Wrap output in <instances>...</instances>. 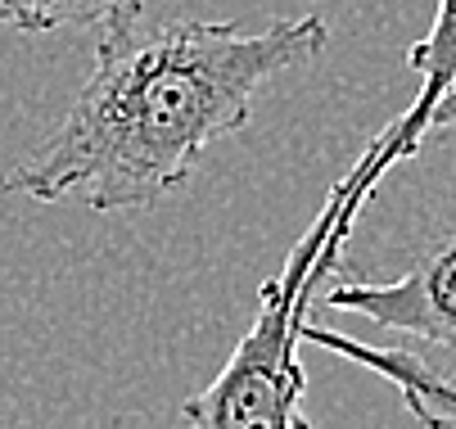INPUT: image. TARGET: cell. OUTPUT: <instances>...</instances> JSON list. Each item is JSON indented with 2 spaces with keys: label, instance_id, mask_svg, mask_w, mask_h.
I'll list each match as a JSON object with an SVG mask.
<instances>
[{
  "label": "cell",
  "instance_id": "obj_1",
  "mask_svg": "<svg viewBox=\"0 0 456 429\" xmlns=\"http://www.w3.org/2000/svg\"><path fill=\"white\" fill-rule=\"evenodd\" d=\"M330 45L321 14L244 23L100 28L91 73L59 127L0 172V190L91 213H136L181 190L200 158L248 127L276 77Z\"/></svg>",
  "mask_w": 456,
  "mask_h": 429
},
{
  "label": "cell",
  "instance_id": "obj_2",
  "mask_svg": "<svg viewBox=\"0 0 456 429\" xmlns=\"http://www.w3.org/2000/svg\"><path fill=\"white\" fill-rule=\"evenodd\" d=\"M366 195V181L353 167L339 186L330 190L325 208L312 217L303 239L289 249L285 267L263 285L257 298V317L248 335L235 344L231 361L217 371V380L194 393L181 416L200 429H303V321L312 317V298L316 289L330 280L339 267V249L353 235L357 204Z\"/></svg>",
  "mask_w": 456,
  "mask_h": 429
},
{
  "label": "cell",
  "instance_id": "obj_3",
  "mask_svg": "<svg viewBox=\"0 0 456 429\" xmlns=\"http://www.w3.org/2000/svg\"><path fill=\"white\" fill-rule=\"evenodd\" d=\"M403 181V217L388 231V271H330L312 303L366 317L438 352H456V122L429 127L411 154L388 163Z\"/></svg>",
  "mask_w": 456,
  "mask_h": 429
},
{
  "label": "cell",
  "instance_id": "obj_4",
  "mask_svg": "<svg viewBox=\"0 0 456 429\" xmlns=\"http://www.w3.org/2000/svg\"><path fill=\"white\" fill-rule=\"evenodd\" d=\"M407 69L416 73V100L388 122V127L366 145V154L357 158L366 167L370 186L388 163L411 154L429 127L456 122V0H438L429 32L407 50Z\"/></svg>",
  "mask_w": 456,
  "mask_h": 429
},
{
  "label": "cell",
  "instance_id": "obj_5",
  "mask_svg": "<svg viewBox=\"0 0 456 429\" xmlns=\"http://www.w3.org/2000/svg\"><path fill=\"white\" fill-rule=\"evenodd\" d=\"M303 344H316L325 352H339L344 361L366 366V371H375L379 380H388L398 389L403 407L420 425H456V380L434 371V366L425 357H416L411 348H375V344H362L353 335L325 330L312 317L303 321Z\"/></svg>",
  "mask_w": 456,
  "mask_h": 429
},
{
  "label": "cell",
  "instance_id": "obj_6",
  "mask_svg": "<svg viewBox=\"0 0 456 429\" xmlns=\"http://www.w3.org/2000/svg\"><path fill=\"white\" fill-rule=\"evenodd\" d=\"M154 5H167V0H0V32H23V36L69 32V28L100 32L145 19Z\"/></svg>",
  "mask_w": 456,
  "mask_h": 429
}]
</instances>
